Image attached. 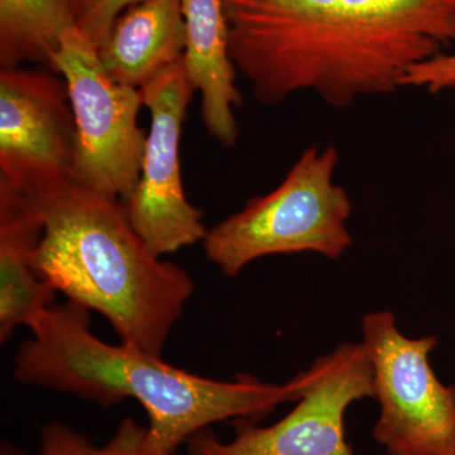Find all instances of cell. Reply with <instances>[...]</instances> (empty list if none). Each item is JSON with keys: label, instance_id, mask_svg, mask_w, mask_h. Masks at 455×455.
<instances>
[{"label": "cell", "instance_id": "5bb4252c", "mask_svg": "<svg viewBox=\"0 0 455 455\" xmlns=\"http://www.w3.org/2000/svg\"><path fill=\"white\" fill-rule=\"evenodd\" d=\"M140 0H71L75 27L99 50L123 12Z\"/></svg>", "mask_w": 455, "mask_h": 455}, {"label": "cell", "instance_id": "8992f818", "mask_svg": "<svg viewBox=\"0 0 455 455\" xmlns=\"http://www.w3.org/2000/svg\"><path fill=\"white\" fill-rule=\"evenodd\" d=\"M362 334L379 405L374 440L388 455H455V386L430 363L439 340L405 337L391 311L364 315Z\"/></svg>", "mask_w": 455, "mask_h": 455}, {"label": "cell", "instance_id": "ba28073f", "mask_svg": "<svg viewBox=\"0 0 455 455\" xmlns=\"http://www.w3.org/2000/svg\"><path fill=\"white\" fill-rule=\"evenodd\" d=\"M151 114L140 175L125 202V214L156 256L179 252L204 242L203 212L182 187L180 140L194 90L184 56L140 88Z\"/></svg>", "mask_w": 455, "mask_h": 455}, {"label": "cell", "instance_id": "7c38bea8", "mask_svg": "<svg viewBox=\"0 0 455 455\" xmlns=\"http://www.w3.org/2000/svg\"><path fill=\"white\" fill-rule=\"evenodd\" d=\"M184 51L181 0H140L116 20L98 55L114 82L140 89Z\"/></svg>", "mask_w": 455, "mask_h": 455}, {"label": "cell", "instance_id": "30bf717a", "mask_svg": "<svg viewBox=\"0 0 455 455\" xmlns=\"http://www.w3.org/2000/svg\"><path fill=\"white\" fill-rule=\"evenodd\" d=\"M44 223L31 193L0 180V340L29 331L55 304L56 291L37 271Z\"/></svg>", "mask_w": 455, "mask_h": 455}, {"label": "cell", "instance_id": "9a60e30c", "mask_svg": "<svg viewBox=\"0 0 455 455\" xmlns=\"http://www.w3.org/2000/svg\"><path fill=\"white\" fill-rule=\"evenodd\" d=\"M403 88L425 89L431 94L455 90V51L415 66Z\"/></svg>", "mask_w": 455, "mask_h": 455}, {"label": "cell", "instance_id": "3957f363", "mask_svg": "<svg viewBox=\"0 0 455 455\" xmlns=\"http://www.w3.org/2000/svg\"><path fill=\"white\" fill-rule=\"evenodd\" d=\"M29 193L44 223L42 280L106 317L121 343L161 357L196 290L188 271L149 250L121 200L73 180Z\"/></svg>", "mask_w": 455, "mask_h": 455}, {"label": "cell", "instance_id": "9c48e42d", "mask_svg": "<svg viewBox=\"0 0 455 455\" xmlns=\"http://www.w3.org/2000/svg\"><path fill=\"white\" fill-rule=\"evenodd\" d=\"M76 125L68 86L47 68L0 70V180L27 191L71 180Z\"/></svg>", "mask_w": 455, "mask_h": 455}, {"label": "cell", "instance_id": "2e32d148", "mask_svg": "<svg viewBox=\"0 0 455 455\" xmlns=\"http://www.w3.org/2000/svg\"><path fill=\"white\" fill-rule=\"evenodd\" d=\"M97 451L86 436L65 425L50 424L42 431L38 455H97Z\"/></svg>", "mask_w": 455, "mask_h": 455}, {"label": "cell", "instance_id": "7a4b0ae2", "mask_svg": "<svg viewBox=\"0 0 455 455\" xmlns=\"http://www.w3.org/2000/svg\"><path fill=\"white\" fill-rule=\"evenodd\" d=\"M14 358L23 385L68 392L112 406L139 401L147 416V444L155 455H173L194 434L228 419L259 421L277 406L300 400L309 370L283 385L238 376L224 382L171 366L143 350L101 340L90 329V310L68 301L53 304Z\"/></svg>", "mask_w": 455, "mask_h": 455}, {"label": "cell", "instance_id": "e0dca14e", "mask_svg": "<svg viewBox=\"0 0 455 455\" xmlns=\"http://www.w3.org/2000/svg\"><path fill=\"white\" fill-rule=\"evenodd\" d=\"M97 455H155L147 444V427L125 419Z\"/></svg>", "mask_w": 455, "mask_h": 455}, {"label": "cell", "instance_id": "6da1fadb", "mask_svg": "<svg viewBox=\"0 0 455 455\" xmlns=\"http://www.w3.org/2000/svg\"><path fill=\"white\" fill-rule=\"evenodd\" d=\"M229 52L259 103L347 108L455 51V0H224Z\"/></svg>", "mask_w": 455, "mask_h": 455}, {"label": "cell", "instance_id": "277c9868", "mask_svg": "<svg viewBox=\"0 0 455 455\" xmlns=\"http://www.w3.org/2000/svg\"><path fill=\"white\" fill-rule=\"evenodd\" d=\"M338 161L333 146L307 148L274 191L251 199L208 230L203 242L206 257L229 277L275 254L339 259L353 239L347 228L352 203L334 181Z\"/></svg>", "mask_w": 455, "mask_h": 455}, {"label": "cell", "instance_id": "5b68a950", "mask_svg": "<svg viewBox=\"0 0 455 455\" xmlns=\"http://www.w3.org/2000/svg\"><path fill=\"white\" fill-rule=\"evenodd\" d=\"M51 70L64 77L76 125L71 180L125 202L139 182L145 155L140 89L114 82L94 44L76 28L62 40Z\"/></svg>", "mask_w": 455, "mask_h": 455}, {"label": "cell", "instance_id": "4fadbf2b", "mask_svg": "<svg viewBox=\"0 0 455 455\" xmlns=\"http://www.w3.org/2000/svg\"><path fill=\"white\" fill-rule=\"evenodd\" d=\"M76 28L71 0H0V65L51 70L62 40Z\"/></svg>", "mask_w": 455, "mask_h": 455}, {"label": "cell", "instance_id": "52a82bcc", "mask_svg": "<svg viewBox=\"0 0 455 455\" xmlns=\"http://www.w3.org/2000/svg\"><path fill=\"white\" fill-rule=\"evenodd\" d=\"M310 382L291 411L259 427L235 420V438L220 442L204 429L187 442L188 455H357L347 440L346 414L374 398L373 370L362 343H343L311 364Z\"/></svg>", "mask_w": 455, "mask_h": 455}, {"label": "cell", "instance_id": "8fae6325", "mask_svg": "<svg viewBox=\"0 0 455 455\" xmlns=\"http://www.w3.org/2000/svg\"><path fill=\"white\" fill-rule=\"evenodd\" d=\"M185 23V71L202 95V118L212 139L235 146L239 132L235 110L242 104L236 68L229 52L224 0H181Z\"/></svg>", "mask_w": 455, "mask_h": 455}]
</instances>
